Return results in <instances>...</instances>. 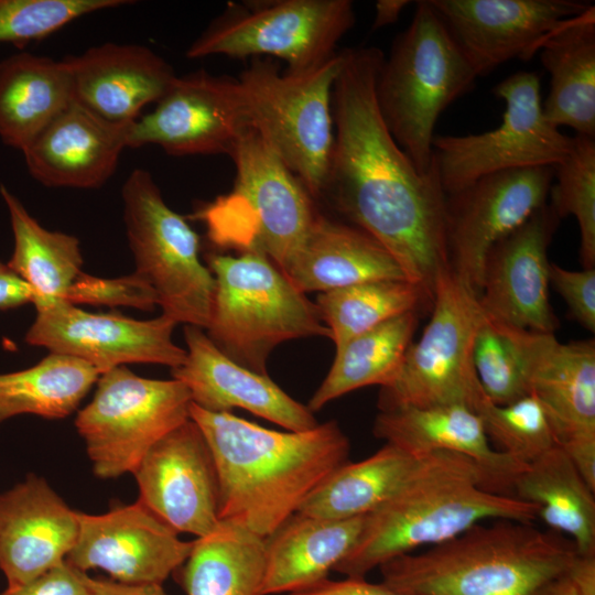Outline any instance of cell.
Wrapping results in <instances>:
<instances>
[{
    "mask_svg": "<svg viewBox=\"0 0 595 595\" xmlns=\"http://www.w3.org/2000/svg\"><path fill=\"white\" fill-rule=\"evenodd\" d=\"M343 53L333 89L334 145L323 195L379 241L432 303L436 277L450 267L446 193L434 161L420 172L382 120L376 98L382 52L357 47Z\"/></svg>",
    "mask_w": 595,
    "mask_h": 595,
    "instance_id": "1",
    "label": "cell"
},
{
    "mask_svg": "<svg viewBox=\"0 0 595 595\" xmlns=\"http://www.w3.org/2000/svg\"><path fill=\"white\" fill-rule=\"evenodd\" d=\"M218 479L220 521L266 539L299 511L313 490L347 463L350 443L337 422L307 431H275L193 402Z\"/></svg>",
    "mask_w": 595,
    "mask_h": 595,
    "instance_id": "2",
    "label": "cell"
},
{
    "mask_svg": "<svg viewBox=\"0 0 595 595\" xmlns=\"http://www.w3.org/2000/svg\"><path fill=\"white\" fill-rule=\"evenodd\" d=\"M538 511L531 502L490 491L470 458L432 452L405 487L366 515L357 541L334 571L364 578L394 558L446 542L486 520L533 522Z\"/></svg>",
    "mask_w": 595,
    "mask_h": 595,
    "instance_id": "3",
    "label": "cell"
},
{
    "mask_svg": "<svg viewBox=\"0 0 595 595\" xmlns=\"http://www.w3.org/2000/svg\"><path fill=\"white\" fill-rule=\"evenodd\" d=\"M577 555L564 536L500 519L379 570L381 582L403 595H532L566 573Z\"/></svg>",
    "mask_w": 595,
    "mask_h": 595,
    "instance_id": "4",
    "label": "cell"
},
{
    "mask_svg": "<svg viewBox=\"0 0 595 595\" xmlns=\"http://www.w3.org/2000/svg\"><path fill=\"white\" fill-rule=\"evenodd\" d=\"M477 77L429 0L418 1L409 26L382 61L376 98L389 132L420 172L432 165L440 115L469 91Z\"/></svg>",
    "mask_w": 595,
    "mask_h": 595,
    "instance_id": "5",
    "label": "cell"
},
{
    "mask_svg": "<svg viewBox=\"0 0 595 595\" xmlns=\"http://www.w3.org/2000/svg\"><path fill=\"white\" fill-rule=\"evenodd\" d=\"M229 158L236 169L232 191L195 216L217 247L263 255L283 271L318 215L314 198L253 128L241 136Z\"/></svg>",
    "mask_w": 595,
    "mask_h": 595,
    "instance_id": "6",
    "label": "cell"
},
{
    "mask_svg": "<svg viewBox=\"0 0 595 595\" xmlns=\"http://www.w3.org/2000/svg\"><path fill=\"white\" fill-rule=\"evenodd\" d=\"M207 267L216 289L207 336L237 364L267 375V360L279 344L325 336L318 307L266 256L210 253Z\"/></svg>",
    "mask_w": 595,
    "mask_h": 595,
    "instance_id": "7",
    "label": "cell"
},
{
    "mask_svg": "<svg viewBox=\"0 0 595 595\" xmlns=\"http://www.w3.org/2000/svg\"><path fill=\"white\" fill-rule=\"evenodd\" d=\"M337 52L305 72H281L268 57H253L237 78L253 128L303 183L323 195L334 145L333 89L343 66Z\"/></svg>",
    "mask_w": 595,
    "mask_h": 595,
    "instance_id": "8",
    "label": "cell"
},
{
    "mask_svg": "<svg viewBox=\"0 0 595 595\" xmlns=\"http://www.w3.org/2000/svg\"><path fill=\"white\" fill-rule=\"evenodd\" d=\"M485 320L476 293L451 269L436 277L432 316L411 343L390 383L381 387L380 411L461 404L477 411L488 400L474 366V344Z\"/></svg>",
    "mask_w": 595,
    "mask_h": 595,
    "instance_id": "9",
    "label": "cell"
},
{
    "mask_svg": "<svg viewBox=\"0 0 595 595\" xmlns=\"http://www.w3.org/2000/svg\"><path fill=\"white\" fill-rule=\"evenodd\" d=\"M121 196L134 273L154 290L162 314L176 324L208 325L215 278L199 258V237L164 201L151 173L134 169Z\"/></svg>",
    "mask_w": 595,
    "mask_h": 595,
    "instance_id": "10",
    "label": "cell"
},
{
    "mask_svg": "<svg viewBox=\"0 0 595 595\" xmlns=\"http://www.w3.org/2000/svg\"><path fill=\"white\" fill-rule=\"evenodd\" d=\"M230 4L186 50L191 60L278 57L290 72L329 60L355 24L349 0H277Z\"/></svg>",
    "mask_w": 595,
    "mask_h": 595,
    "instance_id": "11",
    "label": "cell"
},
{
    "mask_svg": "<svg viewBox=\"0 0 595 595\" xmlns=\"http://www.w3.org/2000/svg\"><path fill=\"white\" fill-rule=\"evenodd\" d=\"M96 385L75 426L99 478L133 474L156 442L190 419L191 394L176 379L143 378L119 366Z\"/></svg>",
    "mask_w": 595,
    "mask_h": 595,
    "instance_id": "12",
    "label": "cell"
},
{
    "mask_svg": "<svg viewBox=\"0 0 595 595\" xmlns=\"http://www.w3.org/2000/svg\"><path fill=\"white\" fill-rule=\"evenodd\" d=\"M506 105L494 130L466 136H435L433 161L446 194L489 174L538 166H555L569 153L572 137L544 116L540 79L518 72L493 89Z\"/></svg>",
    "mask_w": 595,
    "mask_h": 595,
    "instance_id": "13",
    "label": "cell"
},
{
    "mask_svg": "<svg viewBox=\"0 0 595 595\" xmlns=\"http://www.w3.org/2000/svg\"><path fill=\"white\" fill-rule=\"evenodd\" d=\"M487 318L515 351L528 393L544 409L558 445L595 491V340L563 344L552 333Z\"/></svg>",
    "mask_w": 595,
    "mask_h": 595,
    "instance_id": "14",
    "label": "cell"
},
{
    "mask_svg": "<svg viewBox=\"0 0 595 595\" xmlns=\"http://www.w3.org/2000/svg\"><path fill=\"white\" fill-rule=\"evenodd\" d=\"M553 175L552 166L504 171L446 194L450 267L478 298L488 252L548 203Z\"/></svg>",
    "mask_w": 595,
    "mask_h": 595,
    "instance_id": "15",
    "label": "cell"
},
{
    "mask_svg": "<svg viewBox=\"0 0 595 595\" xmlns=\"http://www.w3.org/2000/svg\"><path fill=\"white\" fill-rule=\"evenodd\" d=\"M249 128L238 79L199 69L175 76L154 110L132 123L128 148L153 144L170 155L230 156Z\"/></svg>",
    "mask_w": 595,
    "mask_h": 595,
    "instance_id": "16",
    "label": "cell"
},
{
    "mask_svg": "<svg viewBox=\"0 0 595 595\" xmlns=\"http://www.w3.org/2000/svg\"><path fill=\"white\" fill-rule=\"evenodd\" d=\"M34 306L36 316L25 334V342L86 361L100 375L134 363L173 369L186 359V349L172 338L176 323L163 314L136 320L112 313H91L63 300H48Z\"/></svg>",
    "mask_w": 595,
    "mask_h": 595,
    "instance_id": "17",
    "label": "cell"
},
{
    "mask_svg": "<svg viewBox=\"0 0 595 595\" xmlns=\"http://www.w3.org/2000/svg\"><path fill=\"white\" fill-rule=\"evenodd\" d=\"M78 537L66 562L87 572L100 569L126 584H163L187 559L192 541L141 501L101 515L78 511Z\"/></svg>",
    "mask_w": 595,
    "mask_h": 595,
    "instance_id": "18",
    "label": "cell"
},
{
    "mask_svg": "<svg viewBox=\"0 0 595 595\" xmlns=\"http://www.w3.org/2000/svg\"><path fill=\"white\" fill-rule=\"evenodd\" d=\"M132 475L138 500L177 533L201 538L217 527L216 467L201 429L191 418L156 442Z\"/></svg>",
    "mask_w": 595,
    "mask_h": 595,
    "instance_id": "19",
    "label": "cell"
},
{
    "mask_svg": "<svg viewBox=\"0 0 595 595\" xmlns=\"http://www.w3.org/2000/svg\"><path fill=\"white\" fill-rule=\"evenodd\" d=\"M475 68L490 73L515 57L530 58L566 20L593 7L576 0H429Z\"/></svg>",
    "mask_w": 595,
    "mask_h": 595,
    "instance_id": "20",
    "label": "cell"
},
{
    "mask_svg": "<svg viewBox=\"0 0 595 595\" xmlns=\"http://www.w3.org/2000/svg\"><path fill=\"white\" fill-rule=\"evenodd\" d=\"M560 220L547 203L490 249L478 298L487 317L554 334L559 321L549 302L548 247Z\"/></svg>",
    "mask_w": 595,
    "mask_h": 595,
    "instance_id": "21",
    "label": "cell"
},
{
    "mask_svg": "<svg viewBox=\"0 0 595 595\" xmlns=\"http://www.w3.org/2000/svg\"><path fill=\"white\" fill-rule=\"evenodd\" d=\"M184 338L186 359L171 374L185 385L197 407L210 412L240 408L293 432L318 425L307 405L290 397L268 374H258L226 356L203 328L185 325Z\"/></svg>",
    "mask_w": 595,
    "mask_h": 595,
    "instance_id": "22",
    "label": "cell"
},
{
    "mask_svg": "<svg viewBox=\"0 0 595 595\" xmlns=\"http://www.w3.org/2000/svg\"><path fill=\"white\" fill-rule=\"evenodd\" d=\"M77 512L34 474L0 494V570L7 588L65 562L78 537Z\"/></svg>",
    "mask_w": 595,
    "mask_h": 595,
    "instance_id": "23",
    "label": "cell"
},
{
    "mask_svg": "<svg viewBox=\"0 0 595 595\" xmlns=\"http://www.w3.org/2000/svg\"><path fill=\"white\" fill-rule=\"evenodd\" d=\"M133 122L109 121L75 99L23 151L46 187L95 190L115 173Z\"/></svg>",
    "mask_w": 595,
    "mask_h": 595,
    "instance_id": "24",
    "label": "cell"
},
{
    "mask_svg": "<svg viewBox=\"0 0 595 595\" xmlns=\"http://www.w3.org/2000/svg\"><path fill=\"white\" fill-rule=\"evenodd\" d=\"M63 60L72 75L74 99L119 123L134 122L176 76L162 56L139 44L108 42Z\"/></svg>",
    "mask_w": 595,
    "mask_h": 595,
    "instance_id": "25",
    "label": "cell"
},
{
    "mask_svg": "<svg viewBox=\"0 0 595 595\" xmlns=\"http://www.w3.org/2000/svg\"><path fill=\"white\" fill-rule=\"evenodd\" d=\"M372 431L413 454L447 451L470 458L484 472L488 489L497 494L512 496L515 479L526 467L494 448L482 418L461 404L380 411Z\"/></svg>",
    "mask_w": 595,
    "mask_h": 595,
    "instance_id": "26",
    "label": "cell"
},
{
    "mask_svg": "<svg viewBox=\"0 0 595 595\" xmlns=\"http://www.w3.org/2000/svg\"><path fill=\"white\" fill-rule=\"evenodd\" d=\"M282 272L303 293L407 280L393 256L374 237L320 213L304 246Z\"/></svg>",
    "mask_w": 595,
    "mask_h": 595,
    "instance_id": "27",
    "label": "cell"
},
{
    "mask_svg": "<svg viewBox=\"0 0 595 595\" xmlns=\"http://www.w3.org/2000/svg\"><path fill=\"white\" fill-rule=\"evenodd\" d=\"M365 517L292 515L264 539L263 595L289 594L327 578L357 541Z\"/></svg>",
    "mask_w": 595,
    "mask_h": 595,
    "instance_id": "28",
    "label": "cell"
},
{
    "mask_svg": "<svg viewBox=\"0 0 595 595\" xmlns=\"http://www.w3.org/2000/svg\"><path fill=\"white\" fill-rule=\"evenodd\" d=\"M551 75L545 118L555 127L595 138V8L566 20L540 44Z\"/></svg>",
    "mask_w": 595,
    "mask_h": 595,
    "instance_id": "29",
    "label": "cell"
},
{
    "mask_svg": "<svg viewBox=\"0 0 595 595\" xmlns=\"http://www.w3.org/2000/svg\"><path fill=\"white\" fill-rule=\"evenodd\" d=\"M74 100L62 58L21 52L0 62V139L23 151Z\"/></svg>",
    "mask_w": 595,
    "mask_h": 595,
    "instance_id": "30",
    "label": "cell"
},
{
    "mask_svg": "<svg viewBox=\"0 0 595 595\" xmlns=\"http://www.w3.org/2000/svg\"><path fill=\"white\" fill-rule=\"evenodd\" d=\"M428 454L386 443L371 456L347 462L325 478L298 512L329 519L370 513L392 498L421 470Z\"/></svg>",
    "mask_w": 595,
    "mask_h": 595,
    "instance_id": "31",
    "label": "cell"
},
{
    "mask_svg": "<svg viewBox=\"0 0 595 595\" xmlns=\"http://www.w3.org/2000/svg\"><path fill=\"white\" fill-rule=\"evenodd\" d=\"M594 494L560 446L527 465L512 488L513 497L538 506V518L587 556L595 555Z\"/></svg>",
    "mask_w": 595,
    "mask_h": 595,
    "instance_id": "32",
    "label": "cell"
},
{
    "mask_svg": "<svg viewBox=\"0 0 595 595\" xmlns=\"http://www.w3.org/2000/svg\"><path fill=\"white\" fill-rule=\"evenodd\" d=\"M180 569L186 595H263L264 539L219 520L210 533L192 541Z\"/></svg>",
    "mask_w": 595,
    "mask_h": 595,
    "instance_id": "33",
    "label": "cell"
},
{
    "mask_svg": "<svg viewBox=\"0 0 595 595\" xmlns=\"http://www.w3.org/2000/svg\"><path fill=\"white\" fill-rule=\"evenodd\" d=\"M0 195L7 206L13 235L8 266L33 290V305L64 300L74 281L83 273V255L77 237L48 230L4 185Z\"/></svg>",
    "mask_w": 595,
    "mask_h": 595,
    "instance_id": "34",
    "label": "cell"
},
{
    "mask_svg": "<svg viewBox=\"0 0 595 595\" xmlns=\"http://www.w3.org/2000/svg\"><path fill=\"white\" fill-rule=\"evenodd\" d=\"M418 326V312L396 316L336 349L332 367L307 403L316 412L356 389L385 387L396 377Z\"/></svg>",
    "mask_w": 595,
    "mask_h": 595,
    "instance_id": "35",
    "label": "cell"
},
{
    "mask_svg": "<svg viewBox=\"0 0 595 595\" xmlns=\"http://www.w3.org/2000/svg\"><path fill=\"white\" fill-rule=\"evenodd\" d=\"M99 376L86 361L57 353H50L26 369L0 374V424L21 414L66 418Z\"/></svg>",
    "mask_w": 595,
    "mask_h": 595,
    "instance_id": "36",
    "label": "cell"
},
{
    "mask_svg": "<svg viewBox=\"0 0 595 595\" xmlns=\"http://www.w3.org/2000/svg\"><path fill=\"white\" fill-rule=\"evenodd\" d=\"M432 305L408 280H376L322 292L316 301L336 349L350 338L396 316Z\"/></svg>",
    "mask_w": 595,
    "mask_h": 595,
    "instance_id": "37",
    "label": "cell"
},
{
    "mask_svg": "<svg viewBox=\"0 0 595 595\" xmlns=\"http://www.w3.org/2000/svg\"><path fill=\"white\" fill-rule=\"evenodd\" d=\"M554 185L548 203L562 219L575 216L580 228V257L584 269L595 267V138L572 137L566 156L553 166Z\"/></svg>",
    "mask_w": 595,
    "mask_h": 595,
    "instance_id": "38",
    "label": "cell"
},
{
    "mask_svg": "<svg viewBox=\"0 0 595 595\" xmlns=\"http://www.w3.org/2000/svg\"><path fill=\"white\" fill-rule=\"evenodd\" d=\"M476 413L496 450L526 466L559 446L544 409L532 394L505 405L486 400Z\"/></svg>",
    "mask_w": 595,
    "mask_h": 595,
    "instance_id": "39",
    "label": "cell"
},
{
    "mask_svg": "<svg viewBox=\"0 0 595 595\" xmlns=\"http://www.w3.org/2000/svg\"><path fill=\"white\" fill-rule=\"evenodd\" d=\"M129 3V0H0V44L23 47L78 18Z\"/></svg>",
    "mask_w": 595,
    "mask_h": 595,
    "instance_id": "40",
    "label": "cell"
},
{
    "mask_svg": "<svg viewBox=\"0 0 595 595\" xmlns=\"http://www.w3.org/2000/svg\"><path fill=\"white\" fill-rule=\"evenodd\" d=\"M474 366L491 403L505 405L529 394L515 351L486 315L475 337Z\"/></svg>",
    "mask_w": 595,
    "mask_h": 595,
    "instance_id": "41",
    "label": "cell"
},
{
    "mask_svg": "<svg viewBox=\"0 0 595 595\" xmlns=\"http://www.w3.org/2000/svg\"><path fill=\"white\" fill-rule=\"evenodd\" d=\"M63 301L74 305L126 306L142 311H150L158 305L154 290L134 272L117 278H100L83 272Z\"/></svg>",
    "mask_w": 595,
    "mask_h": 595,
    "instance_id": "42",
    "label": "cell"
},
{
    "mask_svg": "<svg viewBox=\"0 0 595 595\" xmlns=\"http://www.w3.org/2000/svg\"><path fill=\"white\" fill-rule=\"evenodd\" d=\"M549 281L566 302L571 316L594 333L595 268L571 271L550 263Z\"/></svg>",
    "mask_w": 595,
    "mask_h": 595,
    "instance_id": "43",
    "label": "cell"
},
{
    "mask_svg": "<svg viewBox=\"0 0 595 595\" xmlns=\"http://www.w3.org/2000/svg\"><path fill=\"white\" fill-rule=\"evenodd\" d=\"M89 575L66 561L17 588L0 595H91Z\"/></svg>",
    "mask_w": 595,
    "mask_h": 595,
    "instance_id": "44",
    "label": "cell"
},
{
    "mask_svg": "<svg viewBox=\"0 0 595 595\" xmlns=\"http://www.w3.org/2000/svg\"><path fill=\"white\" fill-rule=\"evenodd\" d=\"M286 595H403L382 582L370 583L366 578L346 577L332 581L325 578L311 586L289 593Z\"/></svg>",
    "mask_w": 595,
    "mask_h": 595,
    "instance_id": "45",
    "label": "cell"
},
{
    "mask_svg": "<svg viewBox=\"0 0 595 595\" xmlns=\"http://www.w3.org/2000/svg\"><path fill=\"white\" fill-rule=\"evenodd\" d=\"M34 292L9 266L0 260V310L33 303Z\"/></svg>",
    "mask_w": 595,
    "mask_h": 595,
    "instance_id": "46",
    "label": "cell"
},
{
    "mask_svg": "<svg viewBox=\"0 0 595 595\" xmlns=\"http://www.w3.org/2000/svg\"><path fill=\"white\" fill-rule=\"evenodd\" d=\"M532 595H595V581L569 572L550 581Z\"/></svg>",
    "mask_w": 595,
    "mask_h": 595,
    "instance_id": "47",
    "label": "cell"
},
{
    "mask_svg": "<svg viewBox=\"0 0 595 595\" xmlns=\"http://www.w3.org/2000/svg\"><path fill=\"white\" fill-rule=\"evenodd\" d=\"M91 595H167L161 584H126L105 577H89Z\"/></svg>",
    "mask_w": 595,
    "mask_h": 595,
    "instance_id": "48",
    "label": "cell"
},
{
    "mask_svg": "<svg viewBox=\"0 0 595 595\" xmlns=\"http://www.w3.org/2000/svg\"><path fill=\"white\" fill-rule=\"evenodd\" d=\"M411 3L405 0H379L376 2V13L372 30H377L397 22L402 10Z\"/></svg>",
    "mask_w": 595,
    "mask_h": 595,
    "instance_id": "49",
    "label": "cell"
}]
</instances>
